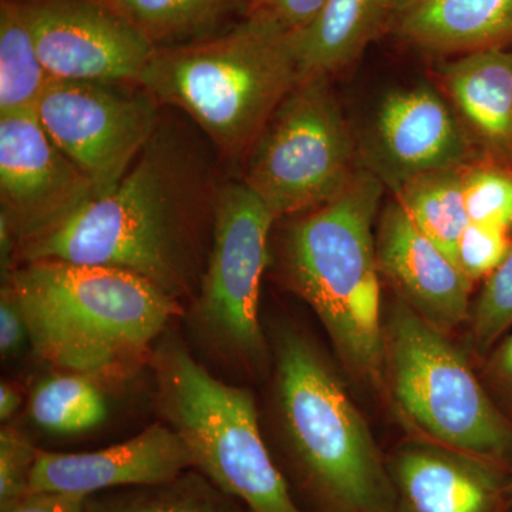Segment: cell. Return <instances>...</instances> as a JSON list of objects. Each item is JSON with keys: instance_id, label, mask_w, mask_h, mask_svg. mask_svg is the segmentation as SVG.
<instances>
[{"instance_id": "cell-1", "label": "cell", "mask_w": 512, "mask_h": 512, "mask_svg": "<svg viewBox=\"0 0 512 512\" xmlns=\"http://www.w3.org/2000/svg\"><path fill=\"white\" fill-rule=\"evenodd\" d=\"M36 355L94 380L130 376L180 313L178 301L133 272L42 259L6 278Z\"/></svg>"}, {"instance_id": "cell-2", "label": "cell", "mask_w": 512, "mask_h": 512, "mask_svg": "<svg viewBox=\"0 0 512 512\" xmlns=\"http://www.w3.org/2000/svg\"><path fill=\"white\" fill-rule=\"evenodd\" d=\"M383 187L357 171L338 197L289 228V284L316 313L350 373L383 384V315L373 235Z\"/></svg>"}, {"instance_id": "cell-3", "label": "cell", "mask_w": 512, "mask_h": 512, "mask_svg": "<svg viewBox=\"0 0 512 512\" xmlns=\"http://www.w3.org/2000/svg\"><path fill=\"white\" fill-rule=\"evenodd\" d=\"M188 190L167 157L148 150L110 190L19 242L20 261L111 266L178 301L191 286Z\"/></svg>"}, {"instance_id": "cell-4", "label": "cell", "mask_w": 512, "mask_h": 512, "mask_svg": "<svg viewBox=\"0 0 512 512\" xmlns=\"http://www.w3.org/2000/svg\"><path fill=\"white\" fill-rule=\"evenodd\" d=\"M275 404L282 436L330 512H397L392 474L345 384L293 329L275 339Z\"/></svg>"}, {"instance_id": "cell-5", "label": "cell", "mask_w": 512, "mask_h": 512, "mask_svg": "<svg viewBox=\"0 0 512 512\" xmlns=\"http://www.w3.org/2000/svg\"><path fill=\"white\" fill-rule=\"evenodd\" d=\"M302 79L295 35L251 18L214 42L157 52L138 83L237 153L255 143Z\"/></svg>"}, {"instance_id": "cell-6", "label": "cell", "mask_w": 512, "mask_h": 512, "mask_svg": "<svg viewBox=\"0 0 512 512\" xmlns=\"http://www.w3.org/2000/svg\"><path fill=\"white\" fill-rule=\"evenodd\" d=\"M383 349V386L419 439L512 464V421L446 332L397 298L383 319Z\"/></svg>"}, {"instance_id": "cell-7", "label": "cell", "mask_w": 512, "mask_h": 512, "mask_svg": "<svg viewBox=\"0 0 512 512\" xmlns=\"http://www.w3.org/2000/svg\"><path fill=\"white\" fill-rule=\"evenodd\" d=\"M161 413L200 471L249 512H303L266 447L254 397L217 379L175 338L151 357Z\"/></svg>"}, {"instance_id": "cell-8", "label": "cell", "mask_w": 512, "mask_h": 512, "mask_svg": "<svg viewBox=\"0 0 512 512\" xmlns=\"http://www.w3.org/2000/svg\"><path fill=\"white\" fill-rule=\"evenodd\" d=\"M348 124L329 76H305L256 138L245 185L275 218L315 210L355 178Z\"/></svg>"}, {"instance_id": "cell-9", "label": "cell", "mask_w": 512, "mask_h": 512, "mask_svg": "<svg viewBox=\"0 0 512 512\" xmlns=\"http://www.w3.org/2000/svg\"><path fill=\"white\" fill-rule=\"evenodd\" d=\"M275 220L247 185L222 190L215 205L210 261L194 309L195 326L208 345L248 366L258 365L265 353L259 292Z\"/></svg>"}, {"instance_id": "cell-10", "label": "cell", "mask_w": 512, "mask_h": 512, "mask_svg": "<svg viewBox=\"0 0 512 512\" xmlns=\"http://www.w3.org/2000/svg\"><path fill=\"white\" fill-rule=\"evenodd\" d=\"M36 116L96 194L119 183L156 127L153 99L124 92L116 83L50 79Z\"/></svg>"}, {"instance_id": "cell-11", "label": "cell", "mask_w": 512, "mask_h": 512, "mask_svg": "<svg viewBox=\"0 0 512 512\" xmlns=\"http://www.w3.org/2000/svg\"><path fill=\"white\" fill-rule=\"evenodd\" d=\"M30 32L52 79L138 82L157 55L150 35L120 13L87 0L26 6Z\"/></svg>"}, {"instance_id": "cell-12", "label": "cell", "mask_w": 512, "mask_h": 512, "mask_svg": "<svg viewBox=\"0 0 512 512\" xmlns=\"http://www.w3.org/2000/svg\"><path fill=\"white\" fill-rule=\"evenodd\" d=\"M96 194L50 140L36 111L0 116L2 215L16 241L53 227Z\"/></svg>"}, {"instance_id": "cell-13", "label": "cell", "mask_w": 512, "mask_h": 512, "mask_svg": "<svg viewBox=\"0 0 512 512\" xmlns=\"http://www.w3.org/2000/svg\"><path fill=\"white\" fill-rule=\"evenodd\" d=\"M194 470L187 444L168 424H151L133 439L87 451L39 450L30 491L84 495L113 488L148 487L173 481Z\"/></svg>"}, {"instance_id": "cell-14", "label": "cell", "mask_w": 512, "mask_h": 512, "mask_svg": "<svg viewBox=\"0 0 512 512\" xmlns=\"http://www.w3.org/2000/svg\"><path fill=\"white\" fill-rule=\"evenodd\" d=\"M376 259L380 275L431 325L443 332L470 318L473 282L427 235L399 202H390L376 232Z\"/></svg>"}, {"instance_id": "cell-15", "label": "cell", "mask_w": 512, "mask_h": 512, "mask_svg": "<svg viewBox=\"0 0 512 512\" xmlns=\"http://www.w3.org/2000/svg\"><path fill=\"white\" fill-rule=\"evenodd\" d=\"M375 137L380 157L397 185L414 175L474 161L466 130L430 86L386 94L377 109Z\"/></svg>"}, {"instance_id": "cell-16", "label": "cell", "mask_w": 512, "mask_h": 512, "mask_svg": "<svg viewBox=\"0 0 512 512\" xmlns=\"http://www.w3.org/2000/svg\"><path fill=\"white\" fill-rule=\"evenodd\" d=\"M497 467L430 441L407 443L390 468L397 512H495L503 493Z\"/></svg>"}, {"instance_id": "cell-17", "label": "cell", "mask_w": 512, "mask_h": 512, "mask_svg": "<svg viewBox=\"0 0 512 512\" xmlns=\"http://www.w3.org/2000/svg\"><path fill=\"white\" fill-rule=\"evenodd\" d=\"M440 73L478 160L512 170L511 50L466 53Z\"/></svg>"}, {"instance_id": "cell-18", "label": "cell", "mask_w": 512, "mask_h": 512, "mask_svg": "<svg viewBox=\"0 0 512 512\" xmlns=\"http://www.w3.org/2000/svg\"><path fill=\"white\" fill-rule=\"evenodd\" d=\"M403 39L437 53L512 45V0H420L397 16Z\"/></svg>"}, {"instance_id": "cell-19", "label": "cell", "mask_w": 512, "mask_h": 512, "mask_svg": "<svg viewBox=\"0 0 512 512\" xmlns=\"http://www.w3.org/2000/svg\"><path fill=\"white\" fill-rule=\"evenodd\" d=\"M392 15V0H326L311 25L295 33L303 77L348 67Z\"/></svg>"}, {"instance_id": "cell-20", "label": "cell", "mask_w": 512, "mask_h": 512, "mask_svg": "<svg viewBox=\"0 0 512 512\" xmlns=\"http://www.w3.org/2000/svg\"><path fill=\"white\" fill-rule=\"evenodd\" d=\"M463 167L407 178L397 185L396 198L413 224L456 264L458 242L470 224L463 190Z\"/></svg>"}, {"instance_id": "cell-21", "label": "cell", "mask_w": 512, "mask_h": 512, "mask_svg": "<svg viewBox=\"0 0 512 512\" xmlns=\"http://www.w3.org/2000/svg\"><path fill=\"white\" fill-rule=\"evenodd\" d=\"M25 8L3 0L0 9V116L36 111L50 82Z\"/></svg>"}, {"instance_id": "cell-22", "label": "cell", "mask_w": 512, "mask_h": 512, "mask_svg": "<svg viewBox=\"0 0 512 512\" xmlns=\"http://www.w3.org/2000/svg\"><path fill=\"white\" fill-rule=\"evenodd\" d=\"M92 377L69 373L46 377L30 397V417L40 429L56 434L84 433L109 414L106 397Z\"/></svg>"}, {"instance_id": "cell-23", "label": "cell", "mask_w": 512, "mask_h": 512, "mask_svg": "<svg viewBox=\"0 0 512 512\" xmlns=\"http://www.w3.org/2000/svg\"><path fill=\"white\" fill-rule=\"evenodd\" d=\"M227 498L204 477L187 471L168 483L134 487L100 500L89 497L86 512H235Z\"/></svg>"}, {"instance_id": "cell-24", "label": "cell", "mask_w": 512, "mask_h": 512, "mask_svg": "<svg viewBox=\"0 0 512 512\" xmlns=\"http://www.w3.org/2000/svg\"><path fill=\"white\" fill-rule=\"evenodd\" d=\"M463 190L470 222L512 229V170L474 160L463 167Z\"/></svg>"}, {"instance_id": "cell-25", "label": "cell", "mask_w": 512, "mask_h": 512, "mask_svg": "<svg viewBox=\"0 0 512 512\" xmlns=\"http://www.w3.org/2000/svg\"><path fill=\"white\" fill-rule=\"evenodd\" d=\"M471 342L480 355L512 326V245L497 271L485 279L483 289L471 309Z\"/></svg>"}, {"instance_id": "cell-26", "label": "cell", "mask_w": 512, "mask_h": 512, "mask_svg": "<svg viewBox=\"0 0 512 512\" xmlns=\"http://www.w3.org/2000/svg\"><path fill=\"white\" fill-rule=\"evenodd\" d=\"M144 32L177 33L197 28L222 8L224 0H110Z\"/></svg>"}, {"instance_id": "cell-27", "label": "cell", "mask_w": 512, "mask_h": 512, "mask_svg": "<svg viewBox=\"0 0 512 512\" xmlns=\"http://www.w3.org/2000/svg\"><path fill=\"white\" fill-rule=\"evenodd\" d=\"M511 245L507 229L470 222L458 242V268L471 282L488 278L503 264Z\"/></svg>"}, {"instance_id": "cell-28", "label": "cell", "mask_w": 512, "mask_h": 512, "mask_svg": "<svg viewBox=\"0 0 512 512\" xmlns=\"http://www.w3.org/2000/svg\"><path fill=\"white\" fill-rule=\"evenodd\" d=\"M39 448L18 430L0 433V507L30 493V476Z\"/></svg>"}, {"instance_id": "cell-29", "label": "cell", "mask_w": 512, "mask_h": 512, "mask_svg": "<svg viewBox=\"0 0 512 512\" xmlns=\"http://www.w3.org/2000/svg\"><path fill=\"white\" fill-rule=\"evenodd\" d=\"M325 3L326 0H258L252 18L295 35L311 25Z\"/></svg>"}, {"instance_id": "cell-30", "label": "cell", "mask_w": 512, "mask_h": 512, "mask_svg": "<svg viewBox=\"0 0 512 512\" xmlns=\"http://www.w3.org/2000/svg\"><path fill=\"white\" fill-rule=\"evenodd\" d=\"M491 396L512 421V332L494 349L485 367Z\"/></svg>"}, {"instance_id": "cell-31", "label": "cell", "mask_w": 512, "mask_h": 512, "mask_svg": "<svg viewBox=\"0 0 512 512\" xmlns=\"http://www.w3.org/2000/svg\"><path fill=\"white\" fill-rule=\"evenodd\" d=\"M29 342L28 326L8 286L0 295V353L3 359L18 356Z\"/></svg>"}, {"instance_id": "cell-32", "label": "cell", "mask_w": 512, "mask_h": 512, "mask_svg": "<svg viewBox=\"0 0 512 512\" xmlns=\"http://www.w3.org/2000/svg\"><path fill=\"white\" fill-rule=\"evenodd\" d=\"M84 495L30 491L25 497L0 507V512H86Z\"/></svg>"}, {"instance_id": "cell-33", "label": "cell", "mask_w": 512, "mask_h": 512, "mask_svg": "<svg viewBox=\"0 0 512 512\" xmlns=\"http://www.w3.org/2000/svg\"><path fill=\"white\" fill-rule=\"evenodd\" d=\"M22 406V396L13 384H0V420L3 423L12 419Z\"/></svg>"}, {"instance_id": "cell-34", "label": "cell", "mask_w": 512, "mask_h": 512, "mask_svg": "<svg viewBox=\"0 0 512 512\" xmlns=\"http://www.w3.org/2000/svg\"><path fill=\"white\" fill-rule=\"evenodd\" d=\"M417 2H420V0H392L393 15L394 13H396V16L402 15Z\"/></svg>"}]
</instances>
